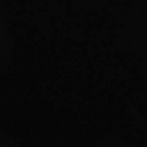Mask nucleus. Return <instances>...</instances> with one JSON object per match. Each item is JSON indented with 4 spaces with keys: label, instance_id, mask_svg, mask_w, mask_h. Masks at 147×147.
Wrapping results in <instances>:
<instances>
[]
</instances>
